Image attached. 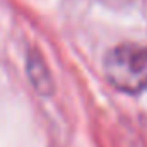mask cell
I'll return each mask as SVG.
<instances>
[{
	"label": "cell",
	"mask_w": 147,
	"mask_h": 147,
	"mask_svg": "<svg viewBox=\"0 0 147 147\" xmlns=\"http://www.w3.org/2000/svg\"><path fill=\"white\" fill-rule=\"evenodd\" d=\"M28 75H29V80L33 82L34 89L39 94H45V96L51 94L53 82H51L50 72H48L41 55L34 50H31L28 55Z\"/></svg>",
	"instance_id": "obj_2"
},
{
	"label": "cell",
	"mask_w": 147,
	"mask_h": 147,
	"mask_svg": "<svg viewBox=\"0 0 147 147\" xmlns=\"http://www.w3.org/2000/svg\"><path fill=\"white\" fill-rule=\"evenodd\" d=\"M105 74L111 86L127 94L147 89V48L140 45H118L105 58Z\"/></svg>",
	"instance_id": "obj_1"
}]
</instances>
